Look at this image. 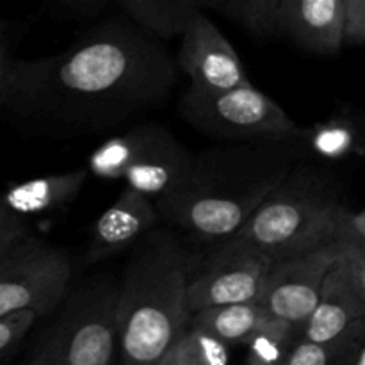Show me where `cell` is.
<instances>
[{
    "mask_svg": "<svg viewBox=\"0 0 365 365\" xmlns=\"http://www.w3.org/2000/svg\"><path fill=\"white\" fill-rule=\"evenodd\" d=\"M178 70L163 39L113 16L43 59L0 52V110L29 138H91L164 106Z\"/></svg>",
    "mask_w": 365,
    "mask_h": 365,
    "instance_id": "obj_1",
    "label": "cell"
},
{
    "mask_svg": "<svg viewBox=\"0 0 365 365\" xmlns=\"http://www.w3.org/2000/svg\"><path fill=\"white\" fill-rule=\"evenodd\" d=\"M303 138L228 143L195 153L184 180L155 200L160 220L205 245L234 237L285 175L310 157Z\"/></svg>",
    "mask_w": 365,
    "mask_h": 365,
    "instance_id": "obj_2",
    "label": "cell"
},
{
    "mask_svg": "<svg viewBox=\"0 0 365 365\" xmlns=\"http://www.w3.org/2000/svg\"><path fill=\"white\" fill-rule=\"evenodd\" d=\"M200 259L173 232L157 227L130 250L121 277V362L157 365L189 327V282Z\"/></svg>",
    "mask_w": 365,
    "mask_h": 365,
    "instance_id": "obj_3",
    "label": "cell"
},
{
    "mask_svg": "<svg viewBox=\"0 0 365 365\" xmlns=\"http://www.w3.org/2000/svg\"><path fill=\"white\" fill-rule=\"evenodd\" d=\"M348 205L346 180L327 160H299L234 235L274 260L330 242L339 210Z\"/></svg>",
    "mask_w": 365,
    "mask_h": 365,
    "instance_id": "obj_4",
    "label": "cell"
},
{
    "mask_svg": "<svg viewBox=\"0 0 365 365\" xmlns=\"http://www.w3.org/2000/svg\"><path fill=\"white\" fill-rule=\"evenodd\" d=\"M121 278L103 271L71 285L25 364L110 365L120 353Z\"/></svg>",
    "mask_w": 365,
    "mask_h": 365,
    "instance_id": "obj_5",
    "label": "cell"
},
{
    "mask_svg": "<svg viewBox=\"0 0 365 365\" xmlns=\"http://www.w3.org/2000/svg\"><path fill=\"white\" fill-rule=\"evenodd\" d=\"M178 113L195 130L217 141L266 143L303 138V127L252 82L220 91L189 86L178 100Z\"/></svg>",
    "mask_w": 365,
    "mask_h": 365,
    "instance_id": "obj_6",
    "label": "cell"
},
{
    "mask_svg": "<svg viewBox=\"0 0 365 365\" xmlns=\"http://www.w3.org/2000/svg\"><path fill=\"white\" fill-rule=\"evenodd\" d=\"M189 152L166 127L138 123L106 139L89 155L91 175L102 180H123L155 202L178 187L191 168Z\"/></svg>",
    "mask_w": 365,
    "mask_h": 365,
    "instance_id": "obj_7",
    "label": "cell"
},
{
    "mask_svg": "<svg viewBox=\"0 0 365 365\" xmlns=\"http://www.w3.org/2000/svg\"><path fill=\"white\" fill-rule=\"evenodd\" d=\"M71 280L70 255L32 234L0 253V314L31 307L50 316L70 292Z\"/></svg>",
    "mask_w": 365,
    "mask_h": 365,
    "instance_id": "obj_8",
    "label": "cell"
},
{
    "mask_svg": "<svg viewBox=\"0 0 365 365\" xmlns=\"http://www.w3.org/2000/svg\"><path fill=\"white\" fill-rule=\"evenodd\" d=\"M273 260L260 248L235 237L216 245L192 271L189 282L191 312L259 299Z\"/></svg>",
    "mask_w": 365,
    "mask_h": 365,
    "instance_id": "obj_9",
    "label": "cell"
},
{
    "mask_svg": "<svg viewBox=\"0 0 365 365\" xmlns=\"http://www.w3.org/2000/svg\"><path fill=\"white\" fill-rule=\"evenodd\" d=\"M344 252L335 242L273 260L259 302L271 316L303 328L316 309L328 274L339 266Z\"/></svg>",
    "mask_w": 365,
    "mask_h": 365,
    "instance_id": "obj_10",
    "label": "cell"
},
{
    "mask_svg": "<svg viewBox=\"0 0 365 365\" xmlns=\"http://www.w3.org/2000/svg\"><path fill=\"white\" fill-rule=\"evenodd\" d=\"M177 63L191 86L200 89L220 91L252 82L237 50L202 11L180 36Z\"/></svg>",
    "mask_w": 365,
    "mask_h": 365,
    "instance_id": "obj_11",
    "label": "cell"
},
{
    "mask_svg": "<svg viewBox=\"0 0 365 365\" xmlns=\"http://www.w3.org/2000/svg\"><path fill=\"white\" fill-rule=\"evenodd\" d=\"M159 221L155 202L138 189L125 185L116 202L96 220L84 264L93 266L132 250Z\"/></svg>",
    "mask_w": 365,
    "mask_h": 365,
    "instance_id": "obj_12",
    "label": "cell"
},
{
    "mask_svg": "<svg viewBox=\"0 0 365 365\" xmlns=\"http://www.w3.org/2000/svg\"><path fill=\"white\" fill-rule=\"evenodd\" d=\"M344 29L346 0H278V32L305 52L335 56Z\"/></svg>",
    "mask_w": 365,
    "mask_h": 365,
    "instance_id": "obj_13",
    "label": "cell"
},
{
    "mask_svg": "<svg viewBox=\"0 0 365 365\" xmlns=\"http://www.w3.org/2000/svg\"><path fill=\"white\" fill-rule=\"evenodd\" d=\"M365 316V296L356 287L344 262L328 274L316 309L302 328V339L328 341Z\"/></svg>",
    "mask_w": 365,
    "mask_h": 365,
    "instance_id": "obj_14",
    "label": "cell"
},
{
    "mask_svg": "<svg viewBox=\"0 0 365 365\" xmlns=\"http://www.w3.org/2000/svg\"><path fill=\"white\" fill-rule=\"evenodd\" d=\"M303 141L316 159L327 163L365 160V113L344 106L310 127H303Z\"/></svg>",
    "mask_w": 365,
    "mask_h": 365,
    "instance_id": "obj_15",
    "label": "cell"
},
{
    "mask_svg": "<svg viewBox=\"0 0 365 365\" xmlns=\"http://www.w3.org/2000/svg\"><path fill=\"white\" fill-rule=\"evenodd\" d=\"M89 173L91 171L86 166L66 173L46 175L13 184L4 195L2 205L25 217L66 209L78 198L84 185L88 184Z\"/></svg>",
    "mask_w": 365,
    "mask_h": 365,
    "instance_id": "obj_16",
    "label": "cell"
},
{
    "mask_svg": "<svg viewBox=\"0 0 365 365\" xmlns=\"http://www.w3.org/2000/svg\"><path fill=\"white\" fill-rule=\"evenodd\" d=\"M123 13L150 34L164 39L180 38L195 14L198 0H114Z\"/></svg>",
    "mask_w": 365,
    "mask_h": 365,
    "instance_id": "obj_17",
    "label": "cell"
},
{
    "mask_svg": "<svg viewBox=\"0 0 365 365\" xmlns=\"http://www.w3.org/2000/svg\"><path fill=\"white\" fill-rule=\"evenodd\" d=\"M271 317L259 299L209 307L192 314L191 323L205 328L232 346H246L257 330Z\"/></svg>",
    "mask_w": 365,
    "mask_h": 365,
    "instance_id": "obj_18",
    "label": "cell"
},
{
    "mask_svg": "<svg viewBox=\"0 0 365 365\" xmlns=\"http://www.w3.org/2000/svg\"><path fill=\"white\" fill-rule=\"evenodd\" d=\"M234 346L195 323L175 339L157 365H227Z\"/></svg>",
    "mask_w": 365,
    "mask_h": 365,
    "instance_id": "obj_19",
    "label": "cell"
},
{
    "mask_svg": "<svg viewBox=\"0 0 365 365\" xmlns=\"http://www.w3.org/2000/svg\"><path fill=\"white\" fill-rule=\"evenodd\" d=\"M202 9L216 11L248 31L267 39L278 32V0H198Z\"/></svg>",
    "mask_w": 365,
    "mask_h": 365,
    "instance_id": "obj_20",
    "label": "cell"
},
{
    "mask_svg": "<svg viewBox=\"0 0 365 365\" xmlns=\"http://www.w3.org/2000/svg\"><path fill=\"white\" fill-rule=\"evenodd\" d=\"M299 337L302 327L271 316L246 342L248 353L245 362L250 365H285L289 351Z\"/></svg>",
    "mask_w": 365,
    "mask_h": 365,
    "instance_id": "obj_21",
    "label": "cell"
},
{
    "mask_svg": "<svg viewBox=\"0 0 365 365\" xmlns=\"http://www.w3.org/2000/svg\"><path fill=\"white\" fill-rule=\"evenodd\" d=\"M41 317V314L31 307L0 314V364L13 362L24 341Z\"/></svg>",
    "mask_w": 365,
    "mask_h": 365,
    "instance_id": "obj_22",
    "label": "cell"
},
{
    "mask_svg": "<svg viewBox=\"0 0 365 365\" xmlns=\"http://www.w3.org/2000/svg\"><path fill=\"white\" fill-rule=\"evenodd\" d=\"M330 242H335L348 255L365 257V207L344 205L335 217Z\"/></svg>",
    "mask_w": 365,
    "mask_h": 365,
    "instance_id": "obj_23",
    "label": "cell"
},
{
    "mask_svg": "<svg viewBox=\"0 0 365 365\" xmlns=\"http://www.w3.org/2000/svg\"><path fill=\"white\" fill-rule=\"evenodd\" d=\"M31 235L32 232L27 223V217L14 212L6 205L0 207V253L20 245Z\"/></svg>",
    "mask_w": 365,
    "mask_h": 365,
    "instance_id": "obj_24",
    "label": "cell"
},
{
    "mask_svg": "<svg viewBox=\"0 0 365 365\" xmlns=\"http://www.w3.org/2000/svg\"><path fill=\"white\" fill-rule=\"evenodd\" d=\"M344 43L349 46L365 45V0H346Z\"/></svg>",
    "mask_w": 365,
    "mask_h": 365,
    "instance_id": "obj_25",
    "label": "cell"
},
{
    "mask_svg": "<svg viewBox=\"0 0 365 365\" xmlns=\"http://www.w3.org/2000/svg\"><path fill=\"white\" fill-rule=\"evenodd\" d=\"M50 6L71 18H95L113 0H48Z\"/></svg>",
    "mask_w": 365,
    "mask_h": 365,
    "instance_id": "obj_26",
    "label": "cell"
},
{
    "mask_svg": "<svg viewBox=\"0 0 365 365\" xmlns=\"http://www.w3.org/2000/svg\"><path fill=\"white\" fill-rule=\"evenodd\" d=\"M342 262H344V266L348 267L349 274H351L356 287H359L360 292L365 296V257H355V255H348V253H344Z\"/></svg>",
    "mask_w": 365,
    "mask_h": 365,
    "instance_id": "obj_27",
    "label": "cell"
},
{
    "mask_svg": "<svg viewBox=\"0 0 365 365\" xmlns=\"http://www.w3.org/2000/svg\"><path fill=\"white\" fill-rule=\"evenodd\" d=\"M355 365H365V334L362 337V342H360V349H359V355H356Z\"/></svg>",
    "mask_w": 365,
    "mask_h": 365,
    "instance_id": "obj_28",
    "label": "cell"
}]
</instances>
